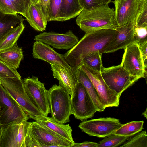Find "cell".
<instances>
[{
  "instance_id": "28",
  "label": "cell",
  "mask_w": 147,
  "mask_h": 147,
  "mask_svg": "<svg viewBox=\"0 0 147 147\" xmlns=\"http://www.w3.org/2000/svg\"><path fill=\"white\" fill-rule=\"evenodd\" d=\"M121 147H147V134L146 131L130 137Z\"/></svg>"
},
{
  "instance_id": "21",
  "label": "cell",
  "mask_w": 147,
  "mask_h": 147,
  "mask_svg": "<svg viewBox=\"0 0 147 147\" xmlns=\"http://www.w3.org/2000/svg\"><path fill=\"white\" fill-rule=\"evenodd\" d=\"M77 81L84 86L91 97L98 111H104L105 109L100 96L93 84L86 74L80 68L76 73Z\"/></svg>"
},
{
  "instance_id": "34",
  "label": "cell",
  "mask_w": 147,
  "mask_h": 147,
  "mask_svg": "<svg viewBox=\"0 0 147 147\" xmlns=\"http://www.w3.org/2000/svg\"><path fill=\"white\" fill-rule=\"evenodd\" d=\"M135 23V27L147 26V0L137 16Z\"/></svg>"
},
{
  "instance_id": "22",
  "label": "cell",
  "mask_w": 147,
  "mask_h": 147,
  "mask_svg": "<svg viewBox=\"0 0 147 147\" xmlns=\"http://www.w3.org/2000/svg\"><path fill=\"white\" fill-rule=\"evenodd\" d=\"M23 58L22 49L17 42L12 47L0 52V59L15 69L19 67Z\"/></svg>"
},
{
  "instance_id": "2",
  "label": "cell",
  "mask_w": 147,
  "mask_h": 147,
  "mask_svg": "<svg viewBox=\"0 0 147 147\" xmlns=\"http://www.w3.org/2000/svg\"><path fill=\"white\" fill-rule=\"evenodd\" d=\"M77 24L86 32L108 29L116 30L115 9L103 3L88 10H83L76 19Z\"/></svg>"
},
{
  "instance_id": "10",
  "label": "cell",
  "mask_w": 147,
  "mask_h": 147,
  "mask_svg": "<svg viewBox=\"0 0 147 147\" xmlns=\"http://www.w3.org/2000/svg\"><path fill=\"white\" fill-rule=\"evenodd\" d=\"M79 68L90 79L100 96L105 109L108 107L118 106L120 96L109 87L104 81L100 72L95 71L82 64H81Z\"/></svg>"
},
{
  "instance_id": "5",
  "label": "cell",
  "mask_w": 147,
  "mask_h": 147,
  "mask_svg": "<svg viewBox=\"0 0 147 147\" xmlns=\"http://www.w3.org/2000/svg\"><path fill=\"white\" fill-rule=\"evenodd\" d=\"M71 113L82 121L94 116L98 110L87 90L77 81L71 95Z\"/></svg>"
},
{
  "instance_id": "36",
  "label": "cell",
  "mask_w": 147,
  "mask_h": 147,
  "mask_svg": "<svg viewBox=\"0 0 147 147\" xmlns=\"http://www.w3.org/2000/svg\"><path fill=\"white\" fill-rule=\"evenodd\" d=\"M16 6L22 10L27 16L29 6L32 3L31 0H10Z\"/></svg>"
},
{
  "instance_id": "16",
  "label": "cell",
  "mask_w": 147,
  "mask_h": 147,
  "mask_svg": "<svg viewBox=\"0 0 147 147\" xmlns=\"http://www.w3.org/2000/svg\"><path fill=\"white\" fill-rule=\"evenodd\" d=\"M135 28V22L132 21L118 26L115 35L107 45L104 53H112L119 49H124L134 42Z\"/></svg>"
},
{
  "instance_id": "3",
  "label": "cell",
  "mask_w": 147,
  "mask_h": 147,
  "mask_svg": "<svg viewBox=\"0 0 147 147\" xmlns=\"http://www.w3.org/2000/svg\"><path fill=\"white\" fill-rule=\"evenodd\" d=\"M48 91L52 117L60 123L69 122L71 115L70 94L56 84L52 86Z\"/></svg>"
},
{
  "instance_id": "9",
  "label": "cell",
  "mask_w": 147,
  "mask_h": 147,
  "mask_svg": "<svg viewBox=\"0 0 147 147\" xmlns=\"http://www.w3.org/2000/svg\"><path fill=\"white\" fill-rule=\"evenodd\" d=\"M23 81L25 90L32 102L41 114L47 116L51 111L48 91L44 84L34 76L25 78Z\"/></svg>"
},
{
  "instance_id": "19",
  "label": "cell",
  "mask_w": 147,
  "mask_h": 147,
  "mask_svg": "<svg viewBox=\"0 0 147 147\" xmlns=\"http://www.w3.org/2000/svg\"><path fill=\"white\" fill-rule=\"evenodd\" d=\"M29 118L38 122L71 142H75L72 136V130L69 124L59 123L55 121L52 117L42 114L32 115Z\"/></svg>"
},
{
  "instance_id": "23",
  "label": "cell",
  "mask_w": 147,
  "mask_h": 147,
  "mask_svg": "<svg viewBox=\"0 0 147 147\" xmlns=\"http://www.w3.org/2000/svg\"><path fill=\"white\" fill-rule=\"evenodd\" d=\"M83 10L78 0H62L59 12V21H66L74 18Z\"/></svg>"
},
{
  "instance_id": "40",
  "label": "cell",
  "mask_w": 147,
  "mask_h": 147,
  "mask_svg": "<svg viewBox=\"0 0 147 147\" xmlns=\"http://www.w3.org/2000/svg\"><path fill=\"white\" fill-rule=\"evenodd\" d=\"M3 130V126L0 123V147H1V138Z\"/></svg>"
},
{
  "instance_id": "29",
  "label": "cell",
  "mask_w": 147,
  "mask_h": 147,
  "mask_svg": "<svg viewBox=\"0 0 147 147\" xmlns=\"http://www.w3.org/2000/svg\"><path fill=\"white\" fill-rule=\"evenodd\" d=\"M112 134L104 137L98 144L97 147H116L119 146L129 138Z\"/></svg>"
},
{
  "instance_id": "38",
  "label": "cell",
  "mask_w": 147,
  "mask_h": 147,
  "mask_svg": "<svg viewBox=\"0 0 147 147\" xmlns=\"http://www.w3.org/2000/svg\"><path fill=\"white\" fill-rule=\"evenodd\" d=\"M50 0H39V3L42 11L48 19L50 11Z\"/></svg>"
},
{
  "instance_id": "35",
  "label": "cell",
  "mask_w": 147,
  "mask_h": 147,
  "mask_svg": "<svg viewBox=\"0 0 147 147\" xmlns=\"http://www.w3.org/2000/svg\"><path fill=\"white\" fill-rule=\"evenodd\" d=\"M83 10H88L104 3L102 0H78Z\"/></svg>"
},
{
  "instance_id": "33",
  "label": "cell",
  "mask_w": 147,
  "mask_h": 147,
  "mask_svg": "<svg viewBox=\"0 0 147 147\" xmlns=\"http://www.w3.org/2000/svg\"><path fill=\"white\" fill-rule=\"evenodd\" d=\"M147 26L135 28L134 42L138 45L147 42Z\"/></svg>"
},
{
  "instance_id": "8",
  "label": "cell",
  "mask_w": 147,
  "mask_h": 147,
  "mask_svg": "<svg viewBox=\"0 0 147 147\" xmlns=\"http://www.w3.org/2000/svg\"><path fill=\"white\" fill-rule=\"evenodd\" d=\"M27 133L40 147H73L74 144L36 121L30 122Z\"/></svg>"
},
{
  "instance_id": "6",
  "label": "cell",
  "mask_w": 147,
  "mask_h": 147,
  "mask_svg": "<svg viewBox=\"0 0 147 147\" xmlns=\"http://www.w3.org/2000/svg\"><path fill=\"white\" fill-rule=\"evenodd\" d=\"M100 72L109 87L120 97L123 92L140 79L130 74L121 64L107 68L103 67Z\"/></svg>"
},
{
  "instance_id": "17",
  "label": "cell",
  "mask_w": 147,
  "mask_h": 147,
  "mask_svg": "<svg viewBox=\"0 0 147 147\" xmlns=\"http://www.w3.org/2000/svg\"><path fill=\"white\" fill-rule=\"evenodd\" d=\"M33 57L47 62L51 64L59 65L67 68H71L66 62L63 55L55 51L50 46L36 41L32 49Z\"/></svg>"
},
{
  "instance_id": "12",
  "label": "cell",
  "mask_w": 147,
  "mask_h": 147,
  "mask_svg": "<svg viewBox=\"0 0 147 147\" xmlns=\"http://www.w3.org/2000/svg\"><path fill=\"white\" fill-rule=\"evenodd\" d=\"M124 49L120 64L132 76L146 80L147 68L144 66L138 45L134 42Z\"/></svg>"
},
{
  "instance_id": "11",
  "label": "cell",
  "mask_w": 147,
  "mask_h": 147,
  "mask_svg": "<svg viewBox=\"0 0 147 147\" xmlns=\"http://www.w3.org/2000/svg\"><path fill=\"white\" fill-rule=\"evenodd\" d=\"M122 125L114 118H100L83 121L78 127L89 136L104 137L113 134Z\"/></svg>"
},
{
  "instance_id": "18",
  "label": "cell",
  "mask_w": 147,
  "mask_h": 147,
  "mask_svg": "<svg viewBox=\"0 0 147 147\" xmlns=\"http://www.w3.org/2000/svg\"><path fill=\"white\" fill-rule=\"evenodd\" d=\"M51 65L53 75L58 80L59 85L71 96L77 82L76 72L72 68H66L55 64H51Z\"/></svg>"
},
{
  "instance_id": "26",
  "label": "cell",
  "mask_w": 147,
  "mask_h": 147,
  "mask_svg": "<svg viewBox=\"0 0 147 147\" xmlns=\"http://www.w3.org/2000/svg\"><path fill=\"white\" fill-rule=\"evenodd\" d=\"M144 121H132L123 124L113 134L131 137L141 131L143 129Z\"/></svg>"
},
{
  "instance_id": "42",
  "label": "cell",
  "mask_w": 147,
  "mask_h": 147,
  "mask_svg": "<svg viewBox=\"0 0 147 147\" xmlns=\"http://www.w3.org/2000/svg\"><path fill=\"white\" fill-rule=\"evenodd\" d=\"M147 108H146L145 111L142 113V115H143L144 117H146V119L147 118Z\"/></svg>"
},
{
  "instance_id": "37",
  "label": "cell",
  "mask_w": 147,
  "mask_h": 147,
  "mask_svg": "<svg viewBox=\"0 0 147 147\" xmlns=\"http://www.w3.org/2000/svg\"><path fill=\"white\" fill-rule=\"evenodd\" d=\"M140 51L145 67H147V42L138 45Z\"/></svg>"
},
{
  "instance_id": "43",
  "label": "cell",
  "mask_w": 147,
  "mask_h": 147,
  "mask_svg": "<svg viewBox=\"0 0 147 147\" xmlns=\"http://www.w3.org/2000/svg\"><path fill=\"white\" fill-rule=\"evenodd\" d=\"M32 3L36 4L39 2V0H31Z\"/></svg>"
},
{
  "instance_id": "27",
  "label": "cell",
  "mask_w": 147,
  "mask_h": 147,
  "mask_svg": "<svg viewBox=\"0 0 147 147\" xmlns=\"http://www.w3.org/2000/svg\"><path fill=\"white\" fill-rule=\"evenodd\" d=\"M102 55L98 52L90 54L83 59L81 64H83L95 71L100 72L103 67Z\"/></svg>"
},
{
  "instance_id": "14",
  "label": "cell",
  "mask_w": 147,
  "mask_h": 147,
  "mask_svg": "<svg viewBox=\"0 0 147 147\" xmlns=\"http://www.w3.org/2000/svg\"><path fill=\"white\" fill-rule=\"evenodd\" d=\"M34 40L40 41L59 49L68 50L79 41V38L71 30L65 33L45 32L36 35Z\"/></svg>"
},
{
  "instance_id": "20",
  "label": "cell",
  "mask_w": 147,
  "mask_h": 147,
  "mask_svg": "<svg viewBox=\"0 0 147 147\" xmlns=\"http://www.w3.org/2000/svg\"><path fill=\"white\" fill-rule=\"evenodd\" d=\"M26 18L31 26L36 30L42 32L45 30L47 18L44 13L39 2L36 4L31 3Z\"/></svg>"
},
{
  "instance_id": "13",
  "label": "cell",
  "mask_w": 147,
  "mask_h": 147,
  "mask_svg": "<svg viewBox=\"0 0 147 147\" xmlns=\"http://www.w3.org/2000/svg\"><path fill=\"white\" fill-rule=\"evenodd\" d=\"M146 0H114L115 16L118 26L135 22Z\"/></svg>"
},
{
  "instance_id": "25",
  "label": "cell",
  "mask_w": 147,
  "mask_h": 147,
  "mask_svg": "<svg viewBox=\"0 0 147 147\" xmlns=\"http://www.w3.org/2000/svg\"><path fill=\"white\" fill-rule=\"evenodd\" d=\"M24 28L22 23L7 32L0 39V52L12 47L17 42Z\"/></svg>"
},
{
  "instance_id": "30",
  "label": "cell",
  "mask_w": 147,
  "mask_h": 147,
  "mask_svg": "<svg viewBox=\"0 0 147 147\" xmlns=\"http://www.w3.org/2000/svg\"><path fill=\"white\" fill-rule=\"evenodd\" d=\"M0 10L5 13L20 14L25 18V13L10 0H0Z\"/></svg>"
},
{
  "instance_id": "44",
  "label": "cell",
  "mask_w": 147,
  "mask_h": 147,
  "mask_svg": "<svg viewBox=\"0 0 147 147\" xmlns=\"http://www.w3.org/2000/svg\"><path fill=\"white\" fill-rule=\"evenodd\" d=\"M1 84V81H0V84ZM1 109V107H0V110Z\"/></svg>"
},
{
  "instance_id": "1",
  "label": "cell",
  "mask_w": 147,
  "mask_h": 147,
  "mask_svg": "<svg viewBox=\"0 0 147 147\" xmlns=\"http://www.w3.org/2000/svg\"><path fill=\"white\" fill-rule=\"evenodd\" d=\"M116 32V30L108 29L86 32L73 47L63 55L65 59L76 72L85 57L95 52L104 53Z\"/></svg>"
},
{
  "instance_id": "39",
  "label": "cell",
  "mask_w": 147,
  "mask_h": 147,
  "mask_svg": "<svg viewBox=\"0 0 147 147\" xmlns=\"http://www.w3.org/2000/svg\"><path fill=\"white\" fill-rule=\"evenodd\" d=\"M98 143L89 141H85L81 143H76L74 144L73 147H97Z\"/></svg>"
},
{
  "instance_id": "24",
  "label": "cell",
  "mask_w": 147,
  "mask_h": 147,
  "mask_svg": "<svg viewBox=\"0 0 147 147\" xmlns=\"http://www.w3.org/2000/svg\"><path fill=\"white\" fill-rule=\"evenodd\" d=\"M24 20L21 16L5 13L0 10V39L9 30L23 23Z\"/></svg>"
},
{
  "instance_id": "31",
  "label": "cell",
  "mask_w": 147,
  "mask_h": 147,
  "mask_svg": "<svg viewBox=\"0 0 147 147\" xmlns=\"http://www.w3.org/2000/svg\"><path fill=\"white\" fill-rule=\"evenodd\" d=\"M8 78L22 79L17 69L12 68L0 59V78Z\"/></svg>"
},
{
  "instance_id": "4",
  "label": "cell",
  "mask_w": 147,
  "mask_h": 147,
  "mask_svg": "<svg viewBox=\"0 0 147 147\" xmlns=\"http://www.w3.org/2000/svg\"><path fill=\"white\" fill-rule=\"evenodd\" d=\"M0 123L3 129L11 123H19L29 118L17 102L0 85Z\"/></svg>"
},
{
  "instance_id": "41",
  "label": "cell",
  "mask_w": 147,
  "mask_h": 147,
  "mask_svg": "<svg viewBox=\"0 0 147 147\" xmlns=\"http://www.w3.org/2000/svg\"><path fill=\"white\" fill-rule=\"evenodd\" d=\"M102 1L104 3H107L108 4L111 3H113V1L111 0H102Z\"/></svg>"
},
{
  "instance_id": "7",
  "label": "cell",
  "mask_w": 147,
  "mask_h": 147,
  "mask_svg": "<svg viewBox=\"0 0 147 147\" xmlns=\"http://www.w3.org/2000/svg\"><path fill=\"white\" fill-rule=\"evenodd\" d=\"M0 80L1 84L17 102L29 118L32 115L41 114L28 96L22 79L8 78H0Z\"/></svg>"
},
{
  "instance_id": "32",
  "label": "cell",
  "mask_w": 147,
  "mask_h": 147,
  "mask_svg": "<svg viewBox=\"0 0 147 147\" xmlns=\"http://www.w3.org/2000/svg\"><path fill=\"white\" fill-rule=\"evenodd\" d=\"M62 0H50L49 13L47 21H59V12Z\"/></svg>"
},
{
  "instance_id": "15",
  "label": "cell",
  "mask_w": 147,
  "mask_h": 147,
  "mask_svg": "<svg viewBox=\"0 0 147 147\" xmlns=\"http://www.w3.org/2000/svg\"><path fill=\"white\" fill-rule=\"evenodd\" d=\"M30 122L25 121L17 124L12 123L3 129L1 147H23Z\"/></svg>"
}]
</instances>
